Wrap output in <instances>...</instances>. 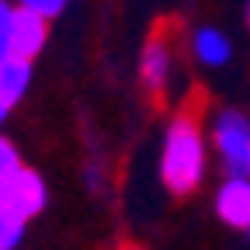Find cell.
<instances>
[{"mask_svg":"<svg viewBox=\"0 0 250 250\" xmlns=\"http://www.w3.org/2000/svg\"><path fill=\"white\" fill-rule=\"evenodd\" d=\"M208 146L195 111H181L170 118L160 149V181L170 195H191L205 181Z\"/></svg>","mask_w":250,"mask_h":250,"instance_id":"cell-1","label":"cell"},{"mask_svg":"<svg viewBox=\"0 0 250 250\" xmlns=\"http://www.w3.org/2000/svg\"><path fill=\"white\" fill-rule=\"evenodd\" d=\"M212 143L226 164V174H250V122L226 108L212 118Z\"/></svg>","mask_w":250,"mask_h":250,"instance_id":"cell-2","label":"cell"},{"mask_svg":"<svg viewBox=\"0 0 250 250\" xmlns=\"http://www.w3.org/2000/svg\"><path fill=\"white\" fill-rule=\"evenodd\" d=\"M49 202V188L45 181L35 174V170H28V167H18L14 174H7L4 181H0V205H7L14 208L18 215L31 219V215H39Z\"/></svg>","mask_w":250,"mask_h":250,"instance_id":"cell-3","label":"cell"},{"mask_svg":"<svg viewBox=\"0 0 250 250\" xmlns=\"http://www.w3.org/2000/svg\"><path fill=\"white\" fill-rule=\"evenodd\" d=\"M215 212L226 226L250 236V174H229L215 191Z\"/></svg>","mask_w":250,"mask_h":250,"instance_id":"cell-4","label":"cell"},{"mask_svg":"<svg viewBox=\"0 0 250 250\" xmlns=\"http://www.w3.org/2000/svg\"><path fill=\"white\" fill-rule=\"evenodd\" d=\"M170 73H174V49H170V39L167 35H153L139 56V77H143V87L160 98L170 83Z\"/></svg>","mask_w":250,"mask_h":250,"instance_id":"cell-5","label":"cell"},{"mask_svg":"<svg viewBox=\"0 0 250 250\" xmlns=\"http://www.w3.org/2000/svg\"><path fill=\"white\" fill-rule=\"evenodd\" d=\"M45 39H49V18L18 7L14 11V56L35 59L45 49Z\"/></svg>","mask_w":250,"mask_h":250,"instance_id":"cell-6","label":"cell"},{"mask_svg":"<svg viewBox=\"0 0 250 250\" xmlns=\"http://www.w3.org/2000/svg\"><path fill=\"white\" fill-rule=\"evenodd\" d=\"M191 52L202 66H226L229 56H233V45L226 39V31L219 28H198L191 35Z\"/></svg>","mask_w":250,"mask_h":250,"instance_id":"cell-7","label":"cell"},{"mask_svg":"<svg viewBox=\"0 0 250 250\" xmlns=\"http://www.w3.org/2000/svg\"><path fill=\"white\" fill-rule=\"evenodd\" d=\"M28 87H31V59L7 56L4 62H0V98L14 108L28 94Z\"/></svg>","mask_w":250,"mask_h":250,"instance_id":"cell-8","label":"cell"},{"mask_svg":"<svg viewBox=\"0 0 250 250\" xmlns=\"http://www.w3.org/2000/svg\"><path fill=\"white\" fill-rule=\"evenodd\" d=\"M24 226H28L24 215H18L7 205H0V250H14L24 236Z\"/></svg>","mask_w":250,"mask_h":250,"instance_id":"cell-9","label":"cell"},{"mask_svg":"<svg viewBox=\"0 0 250 250\" xmlns=\"http://www.w3.org/2000/svg\"><path fill=\"white\" fill-rule=\"evenodd\" d=\"M14 11H18V4L0 0V62L14 56Z\"/></svg>","mask_w":250,"mask_h":250,"instance_id":"cell-10","label":"cell"},{"mask_svg":"<svg viewBox=\"0 0 250 250\" xmlns=\"http://www.w3.org/2000/svg\"><path fill=\"white\" fill-rule=\"evenodd\" d=\"M18 7L31 11V14H42V18H59L62 7H66V0H18Z\"/></svg>","mask_w":250,"mask_h":250,"instance_id":"cell-11","label":"cell"},{"mask_svg":"<svg viewBox=\"0 0 250 250\" xmlns=\"http://www.w3.org/2000/svg\"><path fill=\"white\" fill-rule=\"evenodd\" d=\"M18 167H21V160H18V149H14V143L0 136V181H4L7 174H14Z\"/></svg>","mask_w":250,"mask_h":250,"instance_id":"cell-12","label":"cell"},{"mask_svg":"<svg viewBox=\"0 0 250 250\" xmlns=\"http://www.w3.org/2000/svg\"><path fill=\"white\" fill-rule=\"evenodd\" d=\"M7 111H11V104H7L4 98H0V122H4V118H7Z\"/></svg>","mask_w":250,"mask_h":250,"instance_id":"cell-13","label":"cell"},{"mask_svg":"<svg viewBox=\"0 0 250 250\" xmlns=\"http://www.w3.org/2000/svg\"><path fill=\"white\" fill-rule=\"evenodd\" d=\"M115 250H139V247H132V243H125V247H115Z\"/></svg>","mask_w":250,"mask_h":250,"instance_id":"cell-14","label":"cell"},{"mask_svg":"<svg viewBox=\"0 0 250 250\" xmlns=\"http://www.w3.org/2000/svg\"><path fill=\"white\" fill-rule=\"evenodd\" d=\"M247 24H250V0H247Z\"/></svg>","mask_w":250,"mask_h":250,"instance_id":"cell-15","label":"cell"}]
</instances>
